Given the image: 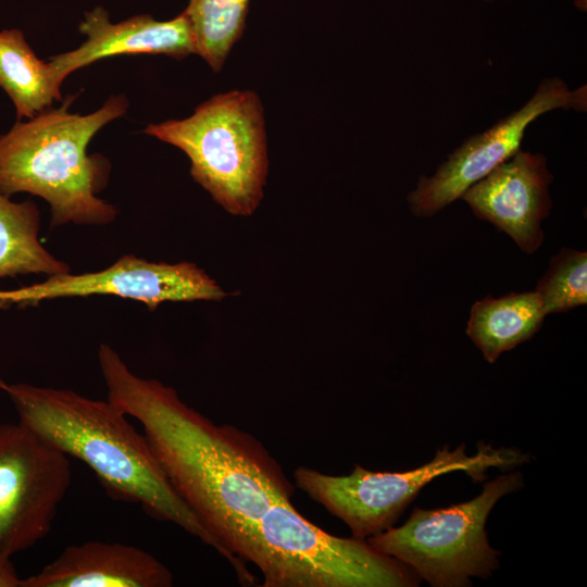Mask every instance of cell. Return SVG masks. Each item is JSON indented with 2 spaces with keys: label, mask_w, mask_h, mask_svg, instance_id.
Returning a JSON list of instances; mask_svg holds the SVG:
<instances>
[{
  "label": "cell",
  "mask_w": 587,
  "mask_h": 587,
  "mask_svg": "<svg viewBox=\"0 0 587 587\" xmlns=\"http://www.w3.org/2000/svg\"><path fill=\"white\" fill-rule=\"evenodd\" d=\"M108 399L143 428L167 482L234 569L253 586L246 566L258 525L295 486L280 464L251 434L217 425L157 379L135 374L108 344L98 348Z\"/></svg>",
  "instance_id": "6da1fadb"
},
{
  "label": "cell",
  "mask_w": 587,
  "mask_h": 587,
  "mask_svg": "<svg viewBox=\"0 0 587 587\" xmlns=\"http://www.w3.org/2000/svg\"><path fill=\"white\" fill-rule=\"evenodd\" d=\"M3 391L18 423L84 462L110 496L139 504L151 517L177 525L217 551L212 536L167 482L145 434L109 399L28 383H7Z\"/></svg>",
  "instance_id": "7a4b0ae2"
},
{
  "label": "cell",
  "mask_w": 587,
  "mask_h": 587,
  "mask_svg": "<svg viewBox=\"0 0 587 587\" xmlns=\"http://www.w3.org/2000/svg\"><path fill=\"white\" fill-rule=\"evenodd\" d=\"M72 101L70 97L26 122L17 120L0 135V193L42 198L51 209V227L109 225L118 211L98 193L108 183L110 163L101 154H88L87 147L102 127L125 114L128 100L112 96L85 115L68 111Z\"/></svg>",
  "instance_id": "3957f363"
},
{
  "label": "cell",
  "mask_w": 587,
  "mask_h": 587,
  "mask_svg": "<svg viewBox=\"0 0 587 587\" xmlns=\"http://www.w3.org/2000/svg\"><path fill=\"white\" fill-rule=\"evenodd\" d=\"M145 134L180 149L192 179L232 215L260 205L268 173L263 107L252 90L221 92L182 120L149 124Z\"/></svg>",
  "instance_id": "277c9868"
},
{
  "label": "cell",
  "mask_w": 587,
  "mask_h": 587,
  "mask_svg": "<svg viewBox=\"0 0 587 587\" xmlns=\"http://www.w3.org/2000/svg\"><path fill=\"white\" fill-rule=\"evenodd\" d=\"M247 562L262 573V587H412L421 580L411 567L366 539L320 528L291 500H279L267 511Z\"/></svg>",
  "instance_id": "5b68a950"
},
{
  "label": "cell",
  "mask_w": 587,
  "mask_h": 587,
  "mask_svg": "<svg viewBox=\"0 0 587 587\" xmlns=\"http://www.w3.org/2000/svg\"><path fill=\"white\" fill-rule=\"evenodd\" d=\"M523 486L520 472L502 474L475 498L442 509L414 508L405 523L366 541L411 567L434 587H463L471 577H489L500 552L487 538L486 522L495 504Z\"/></svg>",
  "instance_id": "8992f818"
},
{
  "label": "cell",
  "mask_w": 587,
  "mask_h": 587,
  "mask_svg": "<svg viewBox=\"0 0 587 587\" xmlns=\"http://www.w3.org/2000/svg\"><path fill=\"white\" fill-rule=\"evenodd\" d=\"M528 460V454L515 449L484 442L467 455L462 444L454 450L445 446L428 463L405 472H374L355 464L349 475L334 476L300 466L294 479L296 487L341 520L353 537L367 539L392 527L421 489L442 474L463 471L480 482L490 467L509 471Z\"/></svg>",
  "instance_id": "52a82bcc"
},
{
  "label": "cell",
  "mask_w": 587,
  "mask_h": 587,
  "mask_svg": "<svg viewBox=\"0 0 587 587\" xmlns=\"http://www.w3.org/2000/svg\"><path fill=\"white\" fill-rule=\"evenodd\" d=\"M68 457L21 423L0 424V554L43 539L71 485Z\"/></svg>",
  "instance_id": "ba28073f"
},
{
  "label": "cell",
  "mask_w": 587,
  "mask_h": 587,
  "mask_svg": "<svg viewBox=\"0 0 587 587\" xmlns=\"http://www.w3.org/2000/svg\"><path fill=\"white\" fill-rule=\"evenodd\" d=\"M229 294L195 263L154 262L124 254L96 272L61 273L15 289H0V310L43 301L115 296L143 303L150 311L165 302L221 301Z\"/></svg>",
  "instance_id": "9c48e42d"
},
{
  "label": "cell",
  "mask_w": 587,
  "mask_h": 587,
  "mask_svg": "<svg viewBox=\"0 0 587 587\" xmlns=\"http://www.w3.org/2000/svg\"><path fill=\"white\" fill-rule=\"evenodd\" d=\"M557 109L585 112L586 85L571 90L559 77L544 79L522 108L484 133L466 139L433 176L419 178L415 189L408 195L412 213L419 217H430L461 198L469 187L521 150L530 123Z\"/></svg>",
  "instance_id": "30bf717a"
},
{
  "label": "cell",
  "mask_w": 587,
  "mask_h": 587,
  "mask_svg": "<svg viewBox=\"0 0 587 587\" xmlns=\"http://www.w3.org/2000/svg\"><path fill=\"white\" fill-rule=\"evenodd\" d=\"M552 178L541 153L519 150L469 187L461 198L475 216L508 234L530 254L542 243L541 222L551 208Z\"/></svg>",
  "instance_id": "8fae6325"
},
{
  "label": "cell",
  "mask_w": 587,
  "mask_h": 587,
  "mask_svg": "<svg viewBox=\"0 0 587 587\" xmlns=\"http://www.w3.org/2000/svg\"><path fill=\"white\" fill-rule=\"evenodd\" d=\"M78 29L86 40L49 61L62 82L78 68L115 55L148 53L183 59L196 54L195 37L184 12L167 21L139 14L112 23L109 12L96 7L85 13Z\"/></svg>",
  "instance_id": "7c38bea8"
},
{
  "label": "cell",
  "mask_w": 587,
  "mask_h": 587,
  "mask_svg": "<svg viewBox=\"0 0 587 587\" xmlns=\"http://www.w3.org/2000/svg\"><path fill=\"white\" fill-rule=\"evenodd\" d=\"M173 574L143 549L86 541L66 547L21 587H171Z\"/></svg>",
  "instance_id": "4fadbf2b"
},
{
  "label": "cell",
  "mask_w": 587,
  "mask_h": 587,
  "mask_svg": "<svg viewBox=\"0 0 587 587\" xmlns=\"http://www.w3.org/2000/svg\"><path fill=\"white\" fill-rule=\"evenodd\" d=\"M546 312L536 291L490 295L476 301L470 312L466 334L489 363L539 330Z\"/></svg>",
  "instance_id": "5bb4252c"
},
{
  "label": "cell",
  "mask_w": 587,
  "mask_h": 587,
  "mask_svg": "<svg viewBox=\"0 0 587 587\" xmlns=\"http://www.w3.org/2000/svg\"><path fill=\"white\" fill-rule=\"evenodd\" d=\"M62 83L50 62L35 54L22 30H0V87L12 100L18 121L60 101Z\"/></svg>",
  "instance_id": "9a60e30c"
},
{
  "label": "cell",
  "mask_w": 587,
  "mask_h": 587,
  "mask_svg": "<svg viewBox=\"0 0 587 587\" xmlns=\"http://www.w3.org/2000/svg\"><path fill=\"white\" fill-rule=\"evenodd\" d=\"M40 212L32 200L14 202L0 193V279L71 272L41 242Z\"/></svg>",
  "instance_id": "2e32d148"
},
{
  "label": "cell",
  "mask_w": 587,
  "mask_h": 587,
  "mask_svg": "<svg viewBox=\"0 0 587 587\" xmlns=\"http://www.w3.org/2000/svg\"><path fill=\"white\" fill-rule=\"evenodd\" d=\"M250 0H188L183 11L191 26L196 54L220 72L241 38Z\"/></svg>",
  "instance_id": "e0dca14e"
},
{
  "label": "cell",
  "mask_w": 587,
  "mask_h": 587,
  "mask_svg": "<svg viewBox=\"0 0 587 587\" xmlns=\"http://www.w3.org/2000/svg\"><path fill=\"white\" fill-rule=\"evenodd\" d=\"M546 314L587 303V252L563 248L552 257L535 290Z\"/></svg>",
  "instance_id": "ac0fdd59"
},
{
  "label": "cell",
  "mask_w": 587,
  "mask_h": 587,
  "mask_svg": "<svg viewBox=\"0 0 587 587\" xmlns=\"http://www.w3.org/2000/svg\"><path fill=\"white\" fill-rule=\"evenodd\" d=\"M22 580L11 558L0 554V587H21Z\"/></svg>",
  "instance_id": "d6986e66"
},
{
  "label": "cell",
  "mask_w": 587,
  "mask_h": 587,
  "mask_svg": "<svg viewBox=\"0 0 587 587\" xmlns=\"http://www.w3.org/2000/svg\"><path fill=\"white\" fill-rule=\"evenodd\" d=\"M5 385H7V383L0 376V389L3 390Z\"/></svg>",
  "instance_id": "ffe728a7"
},
{
  "label": "cell",
  "mask_w": 587,
  "mask_h": 587,
  "mask_svg": "<svg viewBox=\"0 0 587 587\" xmlns=\"http://www.w3.org/2000/svg\"><path fill=\"white\" fill-rule=\"evenodd\" d=\"M484 1H486V2H491V1H496V0H484Z\"/></svg>",
  "instance_id": "44dd1931"
}]
</instances>
